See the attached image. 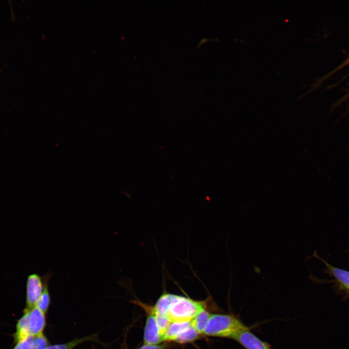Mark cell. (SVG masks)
<instances>
[{"label": "cell", "instance_id": "1", "mask_svg": "<svg viewBox=\"0 0 349 349\" xmlns=\"http://www.w3.org/2000/svg\"><path fill=\"white\" fill-rule=\"evenodd\" d=\"M246 328L247 327L233 316L211 314L203 334L233 338L237 333Z\"/></svg>", "mask_w": 349, "mask_h": 349}, {"label": "cell", "instance_id": "2", "mask_svg": "<svg viewBox=\"0 0 349 349\" xmlns=\"http://www.w3.org/2000/svg\"><path fill=\"white\" fill-rule=\"evenodd\" d=\"M205 306V301L173 294L168 315L172 321H191Z\"/></svg>", "mask_w": 349, "mask_h": 349}, {"label": "cell", "instance_id": "3", "mask_svg": "<svg viewBox=\"0 0 349 349\" xmlns=\"http://www.w3.org/2000/svg\"><path fill=\"white\" fill-rule=\"evenodd\" d=\"M45 275L41 276L36 273L28 275L26 284V308L35 306L44 288Z\"/></svg>", "mask_w": 349, "mask_h": 349}, {"label": "cell", "instance_id": "4", "mask_svg": "<svg viewBox=\"0 0 349 349\" xmlns=\"http://www.w3.org/2000/svg\"><path fill=\"white\" fill-rule=\"evenodd\" d=\"M146 313V319L143 333L144 344H159L163 341L160 334L155 316L154 307L138 302Z\"/></svg>", "mask_w": 349, "mask_h": 349}, {"label": "cell", "instance_id": "5", "mask_svg": "<svg viewBox=\"0 0 349 349\" xmlns=\"http://www.w3.org/2000/svg\"><path fill=\"white\" fill-rule=\"evenodd\" d=\"M326 266V272L334 279V282L341 290L349 294V271L336 267L317 255Z\"/></svg>", "mask_w": 349, "mask_h": 349}, {"label": "cell", "instance_id": "6", "mask_svg": "<svg viewBox=\"0 0 349 349\" xmlns=\"http://www.w3.org/2000/svg\"><path fill=\"white\" fill-rule=\"evenodd\" d=\"M46 325L45 314L36 306L29 309L28 327L30 334L34 336L43 333Z\"/></svg>", "mask_w": 349, "mask_h": 349}, {"label": "cell", "instance_id": "7", "mask_svg": "<svg viewBox=\"0 0 349 349\" xmlns=\"http://www.w3.org/2000/svg\"><path fill=\"white\" fill-rule=\"evenodd\" d=\"M233 339L237 340L246 349H270L265 343L251 333L248 328L239 331Z\"/></svg>", "mask_w": 349, "mask_h": 349}, {"label": "cell", "instance_id": "8", "mask_svg": "<svg viewBox=\"0 0 349 349\" xmlns=\"http://www.w3.org/2000/svg\"><path fill=\"white\" fill-rule=\"evenodd\" d=\"M29 312V309L25 308L22 316L17 321L16 331L13 335L15 344L29 335H31L29 333L28 327Z\"/></svg>", "mask_w": 349, "mask_h": 349}, {"label": "cell", "instance_id": "9", "mask_svg": "<svg viewBox=\"0 0 349 349\" xmlns=\"http://www.w3.org/2000/svg\"><path fill=\"white\" fill-rule=\"evenodd\" d=\"M191 325V321H172L163 336V341H174L177 335Z\"/></svg>", "mask_w": 349, "mask_h": 349}, {"label": "cell", "instance_id": "10", "mask_svg": "<svg viewBox=\"0 0 349 349\" xmlns=\"http://www.w3.org/2000/svg\"><path fill=\"white\" fill-rule=\"evenodd\" d=\"M53 274L52 272L49 271L44 275L45 280L44 290L35 305L45 314L48 310L50 303V296L48 290V281Z\"/></svg>", "mask_w": 349, "mask_h": 349}, {"label": "cell", "instance_id": "11", "mask_svg": "<svg viewBox=\"0 0 349 349\" xmlns=\"http://www.w3.org/2000/svg\"><path fill=\"white\" fill-rule=\"evenodd\" d=\"M211 315V314L204 308L191 320V325L200 334L203 333Z\"/></svg>", "mask_w": 349, "mask_h": 349}, {"label": "cell", "instance_id": "12", "mask_svg": "<svg viewBox=\"0 0 349 349\" xmlns=\"http://www.w3.org/2000/svg\"><path fill=\"white\" fill-rule=\"evenodd\" d=\"M173 297V294L165 293L162 294L154 306L155 313L168 316V310Z\"/></svg>", "mask_w": 349, "mask_h": 349}, {"label": "cell", "instance_id": "13", "mask_svg": "<svg viewBox=\"0 0 349 349\" xmlns=\"http://www.w3.org/2000/svg\"><path fill=\"white\" fill-rule=\"evenodd\" d=\"M200 334H201L191 325L186 331L177 335L174 341L179 343L192 342L197 339L200 337Z\"/></svg>", "mask_w": 349, "mask_h": 349}, {"label": "cell", "instance_id": "14", "mask_svg": "<svg viewBox=\"0 0 349 349\" xmlns=\"http://www.w3.org/2000/svg\"><path fill=\"white\" fill-rule=\"evenodd\" d=\"M95 338L93 335L81 338H76L66 343L48 346L45 349H73L78 345L85 341L95 340Z\"/></svg>", "mask_w": 349, "mask_h": 349}, {"label": "cell", "instance_id": "15", "mask_svg": "<svg viewBox=\"0 0 349 349\" xmlns=\"http://www.w3.org/2000/svg\"><path fill=\"white\" fill-rule=\"evenodd\" d=\"M155 316L160 334L163 339V336L172 322V321L168 316H164L156 313H155Z\"/></svg>", "mask_w": 349, "mask_h": 349}, {"label": "cell", "instance_id": "16", "mask_svg": "<svg viewBox=\"0 0 349 349\" xmlns=\"http://www.w3.org/2000/svg\"><path fill=\"white\" fill-rule=\"evenodd\" d=\"M49 342L43 333L33 336L32 341V349H45L48 346Z\"/></svg>", "mask_w": 349, "mask_h": 349}, {"label": "cell", "instance_id": "17", "mask_svg": "<svg viewBox=\"0 0 349 349\" xmlns=\"http://www.w3.org/2000/svg\"><path fill=\"white\" fill-rule=\"evenodd\" d=\"M32 336L29 335L27 337L16 343L13 349H32Z\"/></svg>", "mask_w": 349, "mask_h": 349}, {"label": "cell", "instance_id": "18", "mask_svg": "<svg viewBox=\"0 0 349 349\" xmlns=\"http://www.w3.org/2000/svg\"><path fill=\"white\" fill-rule=\"evenodd\" d=\"M167 345L166 344H143L138 349H166Z\"/></svg>", "mask_w": 349, "mask_h": 349}, {"label": "cell", "instance_id": "19", "mask_svg": "<svg viewBox=\"0 0 349 349\" xmlns=\"http://www.w3.org/2000/svg\"><path fill=\"white\" fill-rule=\"evenodd\" d=\"M348 64H349V58L348 59H347L340 66V67H339L338 69L340 68H342V67L345 66H346L347 65H348Z\"/></svg>", "mask_w": 349, "mask_h": 349}]
</instances>
